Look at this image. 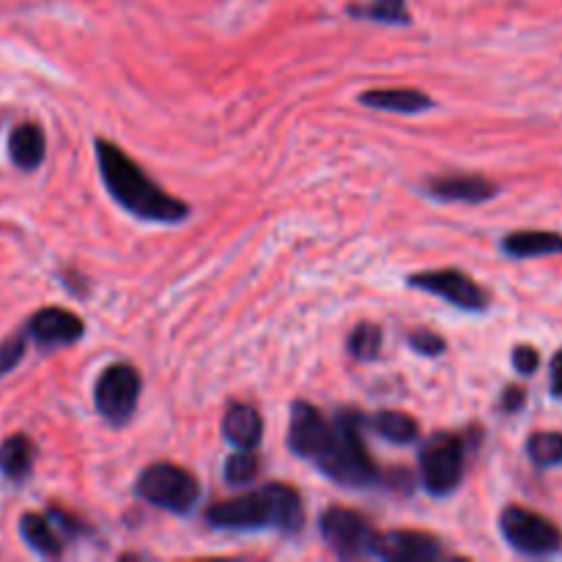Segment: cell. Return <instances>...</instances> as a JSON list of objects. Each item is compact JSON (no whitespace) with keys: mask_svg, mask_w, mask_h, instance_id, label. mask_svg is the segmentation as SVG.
Instances as JSON below:
<instances>
[{"mask_svg":"<svg viewBox=\"0 0 562 562\" xmlns=\"http://www.w3.org/2000/svg\"><path fill=\"white\" fill-rule=\"evenodd\" d=\"M366 417L346 409L335 417H324L307 401H294L291 406L289 448L300 459L311 461L329 481L349 488L376 486L384 481L382 470L373 464L362 442Z\"/></svg>","mask_w":562,"mask_h":562,"instance_id":"obj_1","label":"cell"},{"mask_svg":"<svg viewBox=\"0 0 562 562\" xmlns=\"http://www.w3.org/2000/svg\"><path fill=\"white\" fill-rule=\"evenodd\" d=\"M97 159L110 198L130 214L146 220V223L162 225L184 223L190 217V206L179 198L168 195L154 179H148L140 165L130 154L121 151L115 143L97 137Z\"/></svg>","mask_w":562,"mask_h":562,"instance_id":"obj_2","label":"cell"},{"mask_svg":"<svg viewBox=\"0 0 562 562\" xmlns=\"http://www.w3.org/2000/svg\"><path fill=\"white\" fill-rule=\"evenodd\" d=\"M206 521L214 530H278L296 536L305 525V505L289 483H267L256 492L214 503L206 510Z\"/></svg>","mask_w":562,"mask_h":562,"instance_id":"obj_3","label":"cell"},{"mask_svg":"<svg viewBox=\"0 0 562 562\" xmlns=\"http://www.w3.org/2000/svg\"><path fill=\"white\" fill-rule=\"evenodd\" d=\"M137 497L146 499L154 508L170 510V514L187 516L201 499V481L190 470L170 461H157L140 472L135 483Z\"/></svg>","mask_w":562,"mask_h":562,"instance_id":"obj_4","label":"cell"},{"mask_svg":"<svg viewBox=\"0 0 562 562\" xmlns=\"http://www.w3.org/2000/svg\"><path fill=\"white\" fill-rule=\"evenodd\" d=\"M467 453H470V442L464 434H434L420 450V477L423 486L434 497H448L456 492L464 477Z\"/></svg>","mask_w":562,"mask_h":562,"instance_id":"obj_5","label":"cell"},{"mask_svg":"<svg viewBox=\"0 0 562 562\" xmlns=\"http://www.w3.org/2000/svg\"><path fill=\"white\" fill-rule=\"evenodd\" d=\"M499 530L505 541L527 558H549L562 549V530L547 516L521 505H508L499 514Z\"/></svg>","mask_w":562,"mask_h":562,"instance_id":"obj_6","label":"cell"},{"mask_svg":"<svg viewBox=\"0 0 562 562\" xmlns=\"http://www.w3.org/2000/svg\"><path fill=\"white\" fill-rule=\"evenodd\" d=\"M143 393V376L137 368L126 366V362H115V366L104 368L93 387V404L97 412L110 423L113 428L126 426L137 409V401Z\"/></svg>","mask_w":562,"mask_h":562,"instance_id":"obj_7","label":"cell"},{"mask_svg":"<svg viewBox=\"0 0 562 562\" xmlns=\"http://www.w3.org/2000/svg\"><path fill=\"white\" fill-rule=\"evenodd\" d=\"M406 283L417 291H426V294L442 296L445 302L456 305L459 311L481 313L492 305V296L483 289L477 280H472L470 274L461 272V269H434V272H415L406 278Z\"/></svg>","mask_w":562,"mask_h":562,"instance_id":"obj_8","label":"cell"},{"mask_svg":"<svg viewBox=\"0 0 562 562\" xmlns=\"http://www.w3.org/2000/svg\"><path fill=\"white\" fill-rule=\"evenodd\" d=\"M322 536L338 558H371L376 527L351 508H327L322 514Z\"/></svg>","mask_w":562,"mask_h":562,"instance_id":"obj_9","label":"cell"},{"mask_svg":"<svg viewBox=\"0 0 562 562\" xmlns=\"http://www.w3.org/2000/svg\"><path fill=\"white\" fill-rule=\"evenodd\" d=\"M371 558L390 562H437L448 558V549L431 532L420 530H393L376 532Z\"/></svg>","mask_w":562,"mask_h":562,"instance_id":"obj_10","label":"cell"},{"mask_svg":"<svg viewBox=\"0 0 562 562\" xmlns=\"http://www.w3.org/2000/svg\"><path fill=\"white\" fill-rule=\"evenodd\" d=\"M25 333L38 346L53 349V346H69L80 340L86 335V324L77 313L66 311V307H42L27 318Z\"/></svg>","mask_w":562,"mask_h":562,"instance_id":"obj_11","label":"cell"},{"mask_svg":"<svg viewBox=\"0 0 562 562\" xmlns=\"http://www.w3.org/2000/svg\"><path fill=\"white\" fill-rule=\"evenodd\" d=\"M426 192L437 201L445 203H483L492 201L499 192L494 181L486 176L477 173H448V176H434L426 181Z\"/></svg>","mask_w":562,"mask_h":562,"instance_id":"obj_12","label":"cell"},{"mask_svg":"<svg viewBox=\"0 0 562 562\" xmlns=\"http://www.w3.org/2000/svg\"><path fill=\"white\" fill-rule=\"evenodd\" d=\"M223 437L234 448L256 450L263 439V417L250 404H231L223 417Z\"/></svg>","mask_w":562,"mask_h":562,"instance_id":"obj_13","label":"cell"},{"mask_svg":"<svg viewBox=\"0 0 562 562\" xmlns=\"http://www.w3.org/2000/svg\"><path fill=\"white\" fill-rule=\"evenodd\" d=\"M360 102L366 108L390 110V113H423L434 108V99L417 88H373L360 93Z\"/></svg>","mask_w":562,"mask_h":562,"instance_id":"obj_14","label":"cell"},{"mask_svg":"<svg viewBox=\"0 0 562 562\" xmlns=\"http://www.w3.org/2000/svg\"><path fill=\"white\" fill-rule=\"evenodd\" d=\"M9 154L16 168L36 170L47 154V137H44L42 126L33 124V121L14 126L9 135Z\"/></svg>","mask_w":562,"mask_h":562,"instance_id":"obj_15","label":"cell"},{"mask_svg":"<svg viewBox=\"0 0 562 562\" xmlns=\"http://www.w3.org/2000/svg\"><path fill=\"white\" fill-rule=\"evenodd\" d=\"M505 256L510 258H541V256H560L562 236L554 231H514L499 241Z\"/></svg>","mask_w":562,"mask_h":562,"instance_id":"obj_16","label":"cell"},{"mask_svg":"<svg viewBox=\"0 0 562 562\" xmlns=\"http://www.w3.org/2000/svg\"><path fill=\"white\" fill-rule=\"evenodd\" d=\"M20 536L27 547L33 549L42 558H60L64 554V536L58 532V527L49 521V516L38 514H25L20 521Z\"/></svg>","mask_w":562,"mask_h":562,"instance_id":"obj_17","label":"cell"},{"mask_svg":"<svg viewBox=\"0 0 562 562\" xmlns=\"http://www.w3.org/2000/svg\"><path fill=\"white\" fill-rule=\"evenodd\" d=\"M33 461H36V445H33L31 437L11 434L9 439H3V445H0V472L9 481H25L33 470Z\"/></svg>","mask_w":562,"mask_h":562,"instance_id":"obj_18","label":"cell"},{"mask_svg":"<svg viewBox=\"0 0 562 562\" xmlns=\"http://www.w3.org/2000/svg\"><path fill=\"white\" fill-rule=\"evenodd\" d=\"M366 426H371L379 437H384L393 445H412L417 439V434H420L417 420H412V417L404 415V412H393V409L379 412V415H373L371 420H366Z\"/></svg>","mask_w":562,"mask_h":562,"instance_id":"obj_19","label":"cell"},{"mask_svg":"<svg viewBox=\"0 0 562 562\" xmlns=\"http://www.w3.org/2000/svg\"><path fill=\"white\" fill-rule=\"evenodd\" d=\"M346 14L355 20L384 22V25H409L412 14L406 9V0H366V3H351Z\"/></svg>","mask_w":562,"mask_h":562,"instance_id":"obj_20","label":"cell"},{"mask_svg":"<svg viewBox=\"0 0 562 562\" xmlns=\"http://www.w3.org/2000/svg\"><path fill=\"white\" fill-rule=\"evenodd\" d=\"M346 346H349V355L355 357V360L360 362L376 360L379 351H382V327L373 322L357 324V327L351 329Z\"/></svg>","mask_w":562,"mask_h":562,"instance_id":"obj_21","label":"cell"},{"mask_svg":"<svg viewBox=\"0 0 562 562\" xmlns=\"http://www.w3.org/2000/svg\"><path fill=\"white\" fill-rule=\"evenodd\" d=\"M527 456L536 467H558L562 464V434L560 431H538L527 439Z\"/></svg>","mask_w":562,"mask_h":562,"instance_id":"obj_22","label":"cell"},{"mask_svg":"<svg viewBox=\"0 0 562 562\" xmlns=\"http://www.w3.org/2000/svg\"><path fill=\"white\" fill-rule=\"evenodd\" d=\"M258 470H261V461L252 450L236 448V453H231V459L225 461V483L228 486H245V483L256 481Z\"/></svg>","mask_w":562,"mask_h":562,"instance_id":"obj_23","label":"cell"},{"mask_svg":"<svg viewBox=\"0 0 562 562\" xmlns=\"http://www.w3.org/2000/svg\"><path fill=\"white\" fill-rule=\"evenodd\" d=\"M25 349H27L25 329H22V333H14L11 338H5L3 344H0V376H5V373L14 371V368L20 366L22 357H25Z\"/></svg>","mask_w":562,"mask_h":562,"instance_id":"obj_24","label":"cell"},{"mask_svg":"<svg viewBox=\"0 0 562 562\" xmlns=\"http://www.w3.org/2000/svg\"><path fill=\"white\" fill-rule=\"evenodd\" d=\"M409 346L412 351H417L423 357H439L448 349L442 335H437L434 329H415V333H409Z\"/></svg>","mask_w":562,"mask_h":562,"instance_id":"obj_25","label":"cell"},{"mask_svg":"<svg viewBox=\"0 0 562 562\" xmlns=\"http://www.w3.org/2000/svg\"><path fill=\"white\" fill-rule=\"evenodd\" d=\"M541 366V355H538L532 346H516L514 349V368L521 373V376H532Z\"/></svg>","mask_w":562,"mask_h":562,"instance_id":"obj_26","label":"cell"},{"mask_svg":"<svg viewBox=\"0 0 562 562\" xmlns=\"http://www.w3.org/2000/svg\"><path fill=\"white\" fill-rule=\"evenodd\" d=\"M525 404H527V390L519 387V384H508L503 398H499V406H503V412H508V415L519 412Z\"/></svg>","mask_w":562,"mask_h":562,"instance_id":"obj_27","label":"cell"},{"mask_svg":"<svg viewBox=\"0 0 562 562\" xmlns=\"http://www.w3.org/2000/svg\"><path fill=\"white\" fill-rule=\"evenodd\" d=\"M552 395L554 398H562V349L552 360Z\"/></svg>","mask_w":562,"mask_h":562,"instance_id":"obj_28","label":"cell"}]
</instances>
